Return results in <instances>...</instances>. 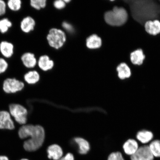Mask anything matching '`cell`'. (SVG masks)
Masks as SVG:
<instances>
[{
	"label": "cell",
	"mask_w": 160,
	"mask_h": 160,
	"mask_svg": "<svg viewBox=\"0 0 160 160\" xmlns=\"http://www.w3.org/2000/svg\"><path fill=\"white\" fill-rule=\"evenodd\" d=\"M18 135L22 140L29 138L23 142V147L26 151L33 152L42 145L45 139V131L39 125L25 124L21 126L18 129Z\"/></svg>",
	"instance_id": "cell-1"
},
{
	"label": "cell",
	"mask_w": 160,
	"mask_h": 160,
	"mask_svg": "<svg viewBox=\"0 0 160 160\" xmlns=\"http://www.w3.org/2000/svg\"><path fill=\"white\" fill-rule=\"evenodd\" d=\"M132 15L136 21L143 23L148 20L155 19L160 13V7L153 1H128Z\"/></svg>",
	"instance_id": "cell-2"
},
{
	"label": "cell",
	"mask_w": 160,
	"mask_h": 160,
	"mask_svg": "<svg viewBox=\"0 0 160 160\" xmlns=\"http://www.w3.org/2000/svg\"><path fill=\"white\" fill-rule=\"evenodd\" d=\"M105 20L106 23L112 26H121L127 22L128 15L127 11L123 8L115 7L112 11L107 12L105 13Z\"/></svg>",
	"instance_id": "cell-3"
},
{
	"label": "cell",
	"mask_w": 160,
	"mask_h": 160,
	"mask_svg": "<svg viewBox=\"0 0 160 160\" xmlns=\"http://www.w3.org/2000/svg\"><path fill=\"white\" fill-rule=\"evenodd\" d=\"M9 112L15 123L20 125L26 124L27 122L28 110L19 103H12L9 106Z\"/></svg>",
	"instance_id": "cell-4"
},
{
	"label": "cell",
	"mask_w": 160,
	"mask_h": 160,
	"mask_svg": "<svg viewBox=\"0 0 160 160\" xmlns=\"http://www.w3.org/2000/svg\"><path fill=\"white\" fill-rule=\"evenodd\" d=\"M47 39L51 47L58 49L62 47L66 37L65 33L62 30L53 28L50 30Z\"/></svg>",
	"instance_id": "cell-5"
},
{
	"label": "cell",
	"mask_w": 160,
	"mask_h": 160,
	"mask_svg": "<svg viewBox=\"0 0 160 160\" xmlns=\"http://www.w3.org/2000/svg\"><path fill=\"white\" fill-rule=\"evenodd\" d=\"M25 87L23 82L19 81L15 78H7L4 80L2 84V89L7 94H14L22 90Z\"/></svg>",
	"instance_id": "cell-6"
},
{
	"label": "cell",
	"mask_w": 160,
	"mask_h": 160,
	"mask_svg": "<svg viewBox=\"0 0 160 160\" xmlns=\"http://www.w3.org/2000/svg\"><path fill=\"white\" fill-rule=\"evenodd\" d=\"M16 128L15 123L8 111H0V130L13 131Z\"/></svg>",
	"instance_id": "cell-7"
},
{
	"label": "cell",
	"mask_w": 160,
	"mask_h": 160,
	"mask_svg": "<svg viewBox=\"0 0 160 160\" xmlns=\"http://www.w3.org/2000/svg\"><path fill=\"white\" fill-rule=\"evenodd\" d=\"M154 159V157L147 145L140 146L136 153L131 156V160H153Z\"/></svg>",
	"instance_id": "cell-8"
},
{
	"label": "cell",
	"mask_w": 160,
	"mask_h": 160,
	"mask_svg": "<svg viewBox=\"0 0 160 160\" xmlns=\"http://www.w3.org/2000/svg\"><path fill=\"white\" fill-rule=\"evenodd\" d=\"M138 142L135 139L129 138L126 140L122 145L123 149L126 155L131 156L135 154L139 148Z\"/></svg>",
	"instance_id": "cell-9"
},
{
	"label": "cell",
	"mask_w": 160,
	"mask_h": 160,
	"mask_svg": "<svg viewBox=\"0 0 160 160\" xmlns=\"http://www.w3.org/2000/svg\"><path fill=\"white\" fill-rule=\"evenodd\" d=\"M135 138L140 142L144 145L151 142L154 138L153 132L149 130L142 129L136 133Z\"/></svg>",
	"instance_id": "cell-10"
},
{
	"label": "cell",
	"mask_w": 160,
	"mask_h": 160,
	"mask_svg": "<svg viewBox=\"0 0 160 160\" xmlns=\"http://www.w3.org/2000/svg\"><path fill=\"white\" fill-rule=\"evenodd\" d=\"M145 28L146 32L150 35H156L160 33V22L158 20L146 22Z\"/></svg>",
	"instance_id": "cell-11"
},
{
	"label": "cell",
	"mask_w": 160,
	"mask_h": 160,
	"mask_svg": "<svg viewBox=\"0 0 160 160\" xmlns=\"http://www.w3.org/2000/svg\"><path fill=\"white\" fill-rule=\"evenodd\" d=\"M48 157L50 159L58 160L62 157L63 151L61 148L57 145H52L48 148Z\"/></svg>",
	"instance_id": "cell-12"
},
{
	"label": "cell",
	"mask_w": 160,
	"mask_h": 160,
	"mask_svg": "<svg viewBox=\"0 0 160 160\" xmlns=\"http://www.w3.org/2000/svg\"><path fill=\"white\" fill-rule=\"evenodd\" d=\"M118 77L121 80L129 78L131 76V69L127 64L122 63L117 68Z\"/></svg>",
	"instance_id": "cell-13"
},
{
	"label": "cell",
	"mask_w": 160,
	"mask_h": 160,
	"mask_svg": "<svg viewBox=\"0 0 160 160\" xmlns=\"http://www.w3.org/2000/svg\"><path fill=\"white\" fill-rule=\"evenodd\" d=\"M13 45L7 41H2L0 43V52L6 58H9L13 53Z\"/></svg>",
	"instance_id": "cell-14"
},
{
	"label": "cell",
	"mask_w": 160,
	"mask_h": 160,
	"mask_svg": "<svg viewBox=\"0 0 160 160\" xmlns=\"http://www.w3.org/2000/svg\"><path fill=\"white\" fill-rule=\"evenodd\" d=\"M35 25V22L32 18L28 17L24 18L21 22V30L25 33H29L33 31Z\"/></svg>",
	"instance_id": "cell-15"
},
{
	"label": "cell",
	"mask_w": 160,
	"mask_h": 160,
	"mask_svg": "<svg viewBox=\"0 0 160 160\" xmlns=\"http://www.w3.org/2000/svg\"><path fill=\"white\" fill-rule=\"evenodd\" d=\"M145 56L143 54L142 50L139 49L132 52L130 55L131 61L133 64L138 65L143 63Z\"/></svg>",
	"instance_id": "cell-16"
},
{
	"label": "cell",
	"mask_w": 160,
	"mask_h": 160,
	"mask_svg": "<svg viewBox=\"0 0 160 160\" xmlns=\"http://www.w3.org/2000/svg\"><path fill=\"white\" fill-rule=\"evenodd\" d=\"M86 44L87 47L90 49L99 48L102 45V40L97 35L93 34L88 38Z\"/></svg>",
	"instance_id": "cell-17"
},
{
	"label": "cell",
	"mask_w": 160,
	"mask_h": 160,
	"mask_svg": "<svg viewBox=\"0 0 160 160\" xmlns=\"http://www.w3.org/2000/svg\"><path fill=\"white\" fill-rule=\"evenodd\" d=\"M22 62L25 67L28 68L34 67L37 63V60L34 55L31 53H26L22 56Z\"/></svg>",
	"instance_id": "cell-18"
},
{
	"label": "cell",
	"mask_w": 160,
	"mask_h": 160,
	"mask_svg": "<svg viewBox=\"0 0 160 160\" xmlns=\"http://www.w3.org/2000/svg\"><path fill=\"white\" fill-rule=\"evenodd\" d=\"M38 65L41 69L44 71H47L52 68L54 63L52 61L50 60L48 56L44 55L40 58Z\"/></svg>",
	"instance_id": "cell-19"
},
{
	"label": "cell",
	"mask_w": 160,
	"mask_h": 160,
	"mask_svg": "<svg viewBox=\"0 0 160 160\" xmlns=\"http://www.w3.org/2000/svg\"><path fill=\"white\" fill-rule=\"evenodd\" d=\"M75 141L79 146V152L81 154H85L89 151V144L87 141L81 138H77Z\"/></svg>",
	"instance_id": "cell-20"
},
{
	"label": "cell",
	"mask_w": 160,
	"mask_h": 160,
	"mask_svg": "<svg viewBox=\"0 0 160 160\" xmlns=\"http://www.w3.org/2000/svg\"><path fill=\"white\" fill-rule=\"evenodd\" d=\"M150 151L153 157H160V139H155L152 140L148 145Z\"/></svg>",
	"instance_id": "cell-21"
},
{
	"label": "cell",
	"mask_w": 160,
	"mask_h": 160,
	"mask_svg": "<svg viewBox=\"0 0 160 160\" xmlns=\"http://www.w3.org/2000/svg\"><path fill=\"white\" fill-rule=\"evenodd\" d=\"M39 75L36 71H31L25 74L24 77L25 81L29 84H33L39 80Z\"/></svg>",
	"instance_id": "cell-22"
},
{
	"label": "cell",
	"mask_w": 160,
	"mask_h": 160,
	"mask_svg": "<svg viewBox=\"0 0 160 160\" xmlns=\"http://www.w3.org/2000/svg\"><path fill=\"white\" fill-rule=\"evenodd\" d=\"M12 26V23L8 19L4 18L0 20V32L1 33L7 32Z\"/></svg>",
	"instance_id": "cell-23"
},
{
	"label": "cell",
	"mask_w": 160,
	"mask_h": 160,
	"mask_svg": "<svg viewBox=\"0 0 160 160\" xmlns=\"http://www.w3.org/2000/svg\"><path fill=\"white\" fill-rule=\"evenodd\" d=\"M21 1L20 0H9L7 5L9 8L14 11H17L21 8Z\"/></svg>",
	"instance_id": "cell-24"
},
{
	"label": "cell",
	"mask_w": 160,
	"mask_h": 160,
	"mask_svg": "<svg viewBox=\"0 0 160 160\" xmlns=\"http://www.w3.org/2000/svg\"><path fill=\"white\" fill-rule=\"evenodd\" d=\"M31 5L34 8L39 10L45 7L46 1V0H31Z\"/></svg>",
	"instance_id": "cell-25"
},
{
	"label": "cell",
	"mask_w": 160,
	"mask_h": 160,
	"mask_svg": "<svg viewBox=\"0 0 160 160\" xmlns=\"http://www.w3.org/2000/svg\"><path fill=\"white\" fill-rule=\"evenodd\" d=\"M108 160H125L122 153L119 151L113 152L110 154Z\"/></svg>",
	"instance_id": "cell-26"
},
{
	"label": "cell",
	"mask_w": 160,
	"mask_h": 160,
	"mask_svg": "<svg viewBox=\"0 0 160 160\" xmlns=\"http://www.w3.org/2000/svg\"><path fill=\"white\" fill-rule=\"evenodd\" d=\"M8 64L6 60L0 58V74L4 73L7 71Z\"/></svg>",
	"instance_id": "cell-27"
},
{
	"label": "cell",
	"mask_w": 160,
	"mask_h": 160,
	"mask_svg": "<svg viewBox=\"0 0 160 160\" xmlns=\"http://www.w3.org/2000/svg\"><path fill=\"white\" fill-rule=\"evenodd\" d=\"M54 5L58 9H62L65 7V3L64 1L59 0L55 1L54 2Z\"/></svg>",
	"instance_id": "cell-28"
},
{
	"label": "cell",
	"mask_w": 160,
	"mask_h": 160,
	"mask_svg": "<svg viewBox=\"0 0 160 160\" xmlns=\"http://www.w3.org/2000/svg\"><path fill=\"white\" fill-rule=\"evenodd\" d=\"M7 5L5 2L2 0H0V16L5 14L6 12Z\"/></svg>",
	"instance_id": "cell-29"
},
{
	"label": "cell",
	"mask_w": 160,
	"mask_h": 160,
	"mask_svg": "<svg viewBox=\"0 0 160 160\" xmlns=\"http://www.w3.org/2000/svg\"><path fill=\"white\" fill-rule=\"evenodd\" d=\"M62 27L66 30L69 32H72L73 29L72 26L69 23L64 22L62 23Z\"/></svg>",
	"instance_id": "cell-30"
},
{
	"label": "cell",
	"mask_w": 160,
	"mask_h": 160,
	"mask_svg": "<svg viewBox=\"0 0 160 160\" xmlns=\"http://www.w3.org/2000/svg\"><path fill=\"white\" fill-rule=\"evenodd\" d=\"M58 160H74V157L71 153H67L65 157H62Z\"/></svg>",
	"instance_id": "cell-31"
},
{
	"label": "cell",
	"mask_w": 160,
	"mask_h": 160,
	"mask_svg": "<svg viewBox=\"0 0 160 160\" xmlns=\"http://www.w3.org/2000/svg\"><path fill=\"white\" fill-rule=\"evenodd\" d=\"M0 160H9V159L6 156L0 155Z\"/></svg>",
	"instance_id": "cell-32"
},
{
	"label": "cell",
	"mask_w": 160,
	"mask_h": 160,
	"mask_svg": "<svg viewBox=\"0 0 160 160\" xmlns=\"http://www.w3.org/2000/svg\"><path fill=\"white\" fill-rule=\"evenodd\" d=\"M64 1L65 2V3H68L70 2V1H69V0H65V1Z\"/></svg>",
	"instance_id": "cell-33"
},
{
	"label": "cell",
	"mask_w": 160,
	"mask_h": 160,
	"mask_svg": "<svg viewBox=\"0 0 160 160\" xmlns=\"http://www.w3.org/2000/svg\"><path fill=\"white\" fill-rule=\"evenodd\" d=\"M29 160L27 159H21V160Z\"/></svg>",
	"instance_id": "cell-34"
}]
</instances>
